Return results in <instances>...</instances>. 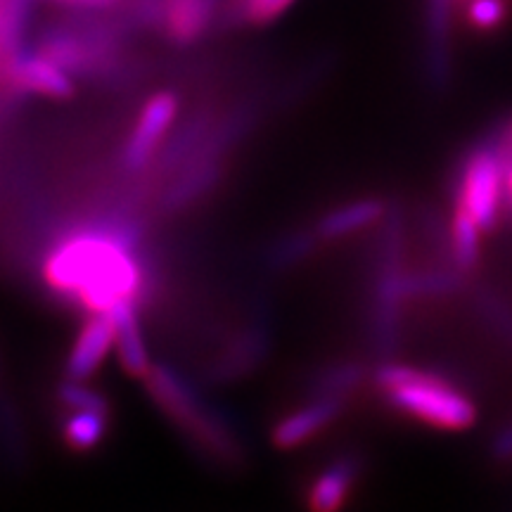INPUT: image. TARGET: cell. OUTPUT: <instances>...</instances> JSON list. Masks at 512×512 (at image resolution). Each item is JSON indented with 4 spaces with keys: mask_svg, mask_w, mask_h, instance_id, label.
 <instances>
[{
    "mask_svg": "<svg viewBox=\"0 0 512 512\" xmlns=\"http://www.w3.org/2000/svg\"><path fill=\"white\" fill-rule=\"evenodd\" d=\"M294 0H238V19L254 27H264L278 19Z\"/></svg>",
    "mask_w": 512,
    "mask_h": 512,
    "instance_id": "d6986e66",
    "label": "cell"
},
{
    "mask_svg": "<svg viewBox=\"0 0 512 512\" xmlns=\"http://www.w3.org/2000/svg\"><path fill=\"white\" fill-rule=\"evenodd\" d=\"M508 166L491 138L482 140L460 159L453 183V211L470 219L482 233L496 228L501 216Z\"/></svg>",
    "mask_w": 512,
    "mask_h": 512,
    "instance_id": "277c9868",
    "label": "cell"
},
{
    "mask_svg": "<svg viewBox=\"0 0 512 512\" xmlns=\"http://www.w3.org/2000/svg\"><path fill=\"white\" fill-rule=\"evenodd\" d=\"M181 102L174 91H159L140 107L136 124L119 150V166L126 174H140L155 162L162 147L174 131Z\"/></svg>",
    "mask_w": 512,
    "mask_h": 512,
    "instance_id": "5b68a950",
    "label": "cell"
},
{
    "mask_svg": "<svg viewBox=\"0 0 512 512\" xmlns=\"http://www.w3.org/2000/svg\"><path fill=\"white\" fill-rule=\"evenodd\" d=\"M112 406L69 408L60 425V439L76 456L93 453L112 432Z\"/></svg>",
    "mask_w": 512,
    "mask_h": 512,
    "instance_id": "5bb4252c",
    "label": "cell"
},
{
    "mask_svg": "<svg viewBox=\"0 0 512 512\" xmlns=\"http://www.w3.org/2000/svg\"><path fill=\"white\" fill-rule=\"evenodd\" d=\"M491 143L496 145L498 155L505 162V166H512V114L505 121L498 124V128L494 131V136H491Z\"/></svg>",
    "mask_w": 512,
    "mask_h": 512,
    "instance_id": "44dd1931",
    "label": "cell"
},
{
    "mask_svg": "<svg viewBox=\"0 0 512 512\" xmlns=\"http://www.w3.org/2000/svg\"><path fill=\"white\" fill-rule=\"evenodd\" d=\"M145 223L128 209L76 223L43 259V283L76 309L110 313L121 304H152L157 273L143 254Z\"/></svg>",
    "mask_w": 512,
    "mask_h": 512,
    "instance_id": "6da1fadb",
    "label": "cell"
},
{
    "mask_svg": "<svg viewBox=\"0 0 512 512\" xmlns=\"http://www.w3.org/2000/svg\"><path fill=\"white\" fill-rule=\"evenodd\" d=\"M375 394L396 415L441 432H465L477 422V406L456 382L430 368L382 361L370 375Z\"/></svg>",
    "mask_w": 512,
    "mask_h": 512,
    "instance_id": "3957f363",
    "label": "cell"
},
{
    "mask_svg": "<svg viewBox=\"0 0 512 512\" xmlns=\"http://www.w3.org/2000/svg\"><path fill=\"white\" fill-rule=\"evenodd\" d=\"M347 403L342 399H323V396H309L302 406L292 408L280 415L271 427V444L280 451H292L309 444L318 434L328 432L335 422L347 411Z\"/></svg>",
    "mask_w": 512,
    "mask_h": 512,
    "instance_id": "ba28073f",
    "label": "cell"
},
{
    "mask_svg": "<svg viewBox=\"0 0 512 512\" xmlns=\"http://www.w3.org/2000/svg\"><path fill=\"white\" fill-rule=\"evenodd\" d=\"M368 380V368L361 361H332L320 366L309 377V382H306V396L351 401Z\"/></svg>",
    "mask_w": 512,
    "mask_h": 512,
    "instance_id": "2e32d148",
    "label": "cell"
},
{
    "mask_svg": "<svg viewBox=\"0 0 512 512\" xmlns=\"http://www.w3.org/2000/svg\"><path fill=\"white\" fill-rule=\"evenodd\" d=\"M508 5L505 0H470L467 5V24L477 31H494L503 24Z\"/></svg>",
    "mask_w": 512,
    "mask_h": 512,
    "instance_id": "ffe728a7",
    "label": "cell"
},
{
    "mask_svg": "<svg viewBox=\"0 0 512 512\" xmlns=\"http://www.w3.org/2000/svg\"><path fill=\"white\" fill-rule=\"evenodd\" d=\"M271 342L273 337L271 328H268V320L256 318L252 323H247L245 328L233 332L223 342V347L216 351L214 358H211L207 368V382L226 384L252 375L266 361Z\"/></svg>",
    "mask_w": 512,
    "mask_h": 512,
    "instance_id": "8992f818",
    "label": "cell"
},
{
    "mask_svg": "<svg viewBox=\"0 0 512 512\" xmlns=\"http://www.w3.org/2000/svg\"><path fill=\"white\" fill-rule=\"evenodd\" d=\"M451 0H430L425 22V74L434 91H444L453 74Z\"/></svg>",
    "mask_w": 512,
    "mask_h": 512,
    "instance_id": "8fae6325",
    "label": "cell"
},
{
    "mask_svg": "<svg viewBox=\"0 0 512 512\" xmlns=\"http://www.w3.org/2000/svg\"><path fill=\"white\" fill-rule=\"evenodd\" d=\"M318 245L320 238L316 235V230H313V226L290 230V233L280 235V238L266 249V266L271 268V271H287V268L304 264V261L316 252Z\"/></svg>",
    "mask_w": 512,
    "mask_h": 512,
    "instance_id": "e0dca14e",
    "label": "cell"
},
{
    "mask_svg": "<svg viewBox=\"0 0 512 512\" xmlns=\"http://www.w3.org/2000/svg\"><path fill=\"white\" fill-rule=\"evenodd\" d=\"M387 211L389 204L380 197H356V200L337 204V207L325 211L313 223V230H316L320 242H337L380 223L387 216Z\"/></svg>",
    "mask_w": 512,
    "mask_h": 512,
    "instance_id": "7c38bea8",
    "label": "cell"
},
{
    "mask_svg": "<svg viewBox=\"0 0 512 512\" xmlns=\"http://www.w3.org/2000/svg\"><path fill=\"white\" fill-rule=\"evenodd\" d=\"M0 81L19 95H43L53 100H69L74 95V81L60 64L46 55L22 50L8 67L0 72Z\"/></svg>",
    "mask_w": 512,
    "mask_h": 512,
    "instance_id": "9c48e42d",
    "label": "cell"
},
{
    "mask_svg": "<svg viewBox=\"0 0 512 512\" xmlns=\"http://www.w3.org/2000/svg\"><path fill=\"white\" fill-rule=\"evenodd\" d=\"M114 351V320L110 313H93L81 325L64 363V377L91 380Z\"/></svg>",
    "mask_w": 512,
    "mask_h": 512,
    "instance_id": "30bf717a",
    "label": "cell"
},
{
    "mask_svg": "<svg viewBox=\"0 0 512 512\" xmlns=\"http://www.w3.org/2000/svg\"><path fill=\"white\" fill-rule=\"evenodd\" d=\"M482 230L467 216L453 211L451 226H448V247H451L453 268L460 273L472 271L479 261V249H482Z\"/></svg>",
    "mask_w": 512,
    "mask_h": 512,
    "instance_id": "ac0fdd59",
    "label": "cell"
},
{
    "mask_svg": "<svg viewBox=\"0 0 512 512\" xmlns=\"http://www.w3.org/2000/svg\"><path fill=\"white\" fill-rule=\"evenodd\" d=\"M60 5H69V8H79V10H105L112 8L114 3L119 0H55Z\"/></svg>",
    "mask_w": 512,
    "mask_h": 512,
    "instance_id": "603a6c76",
    "label": "cell"
},
{
    "mask_svg": "<svg viewBox=\"0 0 512 512\" xmlns=\"http://www.w3.org/2000/svg\"><path fill=\"white\" fill-rule=\"evenodd\" d=\"M363 463L366 460L358 451H342L330 458L306 484L304 508L309 512H342L361 482Z\"/></svg>",
    "mask_w": 512,
    "mask_h": 512,
    "instance_id": "52a82bcc",
    "label": "cell"
},
{
    "mask_svg": "<svg viewBox=\"0 0 512 512\" xmlns=\"http://www.w3.org/2000/svg\"><path fill=\"white\" fill-rule=\"evenodd\" d=\"M494 453L498 458H512V422L505 430L498 432L494 441Z\"/></svg>",
    "mask_w": 512,
    "mask_h": 512,
    "instance_id": "7402d4cb",
    "label": "cell"
},
{
    "mask_svg": "<svg viewBox=\"0 0 512 512\" xmlns=\"http://www.w3.org/2000/svg\"><path fill=\"white\" fill-rule=\"evenodd\" d=\"M138 311L140 309L136 304H121L110 311V316L114 320V351H117L119 366L124 368L128 377L145 380L155 363L150 361V354H147Z\"/></svg>",
    "mask_w": 512,
    "mask_h": 512,
    "instance_id": "4fadbf2b",
    "label": "cell"
},
{
    "mask_svg": "<svg viewBox=\"0 0 512 512\" xmlns=\"http://www.w3.org/2000/svg\"><path fill=\"white\" fill-rule=\"evenodd\" d=\"M143 382L157 411L188 441L192 453L216 467L245 465L247 448L235 422L204 399L188 375L171 363H155Z\"/></svg>",
    "mask_w": 512,
    "mask_h": 512,
    "instance_id": "7a4b0ae2",
    "label": "cell"
},
{
    "mask_svg": "<svg viewBox=\"0 0 512 512\" xmlns=\"http://www.w3.org/2000/svg\"><path fill=\"white\" fill-rule=\"evenodd\" d=\"M214 15V0H162V24L169 41L190 46L200 41Z\"/></svg>",
    "mask_w": 512,
    "mask_h": 512,
    "instance_id": "9a60e30c",
    "label": "cell"
}]
</instances>
